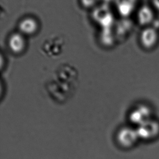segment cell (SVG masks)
Here are the masks:
<instances>
[{
    "instance_id": "obj_1",
    "label": "cell",
    "mask_w": 159,
    "mask_h": 159,
    "mask_svg": "<svg viewBox=\"0 0 159 159\" xmlns=\"http://www.w3.org/2000/svg\"><path fill=\"white\" fill-rule=\"evenodd\" d=\"M77 86V84L54 77L48 82L46 88L50 97L54 100L62 103L68 100L73 95Z\"/></svg>"
},
{
    "instance_id": "obj_2",
    "label": "cell",
    "mask_w": 159,
    "mask_h": 159,
    "mask_svg": "<svg viewBox=\"0 0 159 159\" xmlns=\"http://www.w3.org/2000/svg\"><path fill=\"white\" fill-rule=\"evenodd\" d=\"M136 130L139 138L148 141L153 140L159 135V123L151 119L138 126Z\"/></svg>"
},
{
    "instance_id": "obj_3",
    "label": "cell",
    "mask_w": 159,
    "mask_h": 159,
    "mask_svg": "<svg viewBox=\"0 0 159 159\" xmlns=\"http://www.w3.org/2000/svg\"><path fill=\"white\" fill-rule=\"evenodd\" d=\"M64 45V41L59 36L51 37L43 42L42 50L46 55L51 57H56L61 54Z\"/></svg>"
},
{
    "instance_id": "obj_4",
    "label": "cell",
    "mask_w": 159,
    "mask_h": 159,
    "mask_svg": "<svg viewBox=\"0 0 159 159\" xmlns=\"http://www.w3.org/2000/svg\"><path fill=\"white\" fill-rule=\"evenodd\" d=\"M159 35L156 28L148 26L144 27L140 35V42L145 49L151 50L157 45Z\"/></svg>"
},
{
    "instance_id": "obj_5",
    "label": "cell",
    "mask_w": 159,
    "mask_h": 159,
    "mask_svg": "<svg viewBox=\"0 0 159 159\" xmlns=\"http://www.w3.org/2000/svg\"><path fill=\"white\" fill-rule=\"evenodd\" d=\"M139 139L136 129L125 127L118 132L117 140L119 143L125 148L133 146Z\"/></svg>"
},
{
    "instance_id": "obj_6",
    "label": "cell",
    "mask_w": 159,
    "mask_h": 159,
    "mask_svg": "<svg viewBox=\"0 0 159 159\" xmlns=\"http://www.w3.org/2000/svg\"><path fill=\"white\" fill-rule=\"evenodd\" d=\"M151 116L152 111L150 108L145 105H140L131 111L130 120L138 127L152 119Z\"/></svg>"
},
{
    "instance_id": "obj_7",
    "label": "cell",
    "mask_w": 159,
    "mask_h": 159,
    "mask_svg": "<svg viewBox=\"0 0 159 159\" xmlns=\"http://www.w3.org/2000/svg\"><path fill=\"white\" fill-rule=\"evenodd\" d=\"M155 18L154 12L151 7L144 4L139 9L137 12V20L141 26L144 27L150 26Z\"/></svg>"
},
{
    "instance_id": "obj_8",
    "label": "cell",
    "mask_w": 159,
    "mask_h": 159,
    "mask_svg": "<svg viewBox=\"0 0 159 159\" xmlns=\"http://www.w3.org/2000/svg\"><path fill=\"white\" fill-rule=\"evenodd\" d=\"M8 46L13 53L21 54L26 48V39L24 35L21 33H15L11 35L9 39Z\"/></svg>"
},
{
    "instance_id": "obj_9",
    "label": "cell",
    "mask_w": 159,
    "mask_h": 159,
    "mask_svg": "<svg viewBox=\"0 0 159 159\" xmlns=\"http://www.w3.org/2000/svg\"><path fill=\"white\" fill-rule=\"evenodd\" d=\"M39 27L38 22L31 17L24 18L20 22L19 29L22 35H32L37 32Z\"/></svg>"
},
{
    "instance_id": "obj_10",
    "label": "cell",
    "mask_w": 159,
    "mask_h": 159,
    "mask_svg": "<svg viewBox=\"0 0 159 159\" xmlns=\"http://www.w3.org/2000/svg\"><path fill=\"white\" fill-rule=\"evenodd\" d=\"M137 0H116V7L120 15L127 17L135 10Z\"/></svg>"
},
{
    "instance_id": "obj_11",
    "label": "cell",
    "mask_w": 159,
    "mask_h": 159,
    "mask_svg": "<svg viewBox=\"0 0 159 159\" xmlns=\"http://www.w3.org/2000/svg\"><path fill=\"white\" fill-rule=\"evenodd\" d=\"M154 3L155 7L159 10V0H154Z\"/></svg>"
}]
</instances>
